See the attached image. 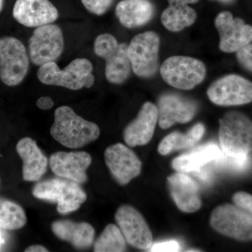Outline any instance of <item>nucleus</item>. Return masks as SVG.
Segmentation results:
<instances>
[{
    "label": "nucleus",
    "instance_id": "obj_32",
    "mask_svg": "<svg viewBox=\"0 0 252 252\" xmlns=\"http://www.w3.org/2000/svg\"><path fill=\"white\" fill-rule=\"evenodd\" d=\"M180 250V244L175 240L153 244L149 248L150 252H179Z\"/></svg>",
    "mask_w": 252,
    "mask_h": 252
},
{
    "label": "nucleus",
    "instance_id": "obj_24",
    "mask_svg": "<svg viewBox=\"0 0 252 252\" xmlns=\"http://www.w3.org/2000/svg\"><path fill=\"white\" fill-rule=\"evenodd\" d=\"M203 124H197L186 134L173 132L162 139L158 147V153L162 156L171 154L175 151L190 148L201 140L205 133Z\"/></svg>",
    "mask_w": 252,
    "mask_h": 252
},
{
    "label": "nucleus",
    "instance_id": "obj_4",
    "mask_svg": "<svg viewBox=\"0 0 252 252\" xmlns=\"http://www.w3.org/2000/svg\"><path fill=\"white\" fill-rule=\"evenodd\" d=\"M127 47L108 33L99 34L94 40V54L105 61V77L111 84H122L130 77L132 66Z\"/></svg>",
    "mask_w": 252,
    "mask_h": 252
},
{
    "label": "nucleus",
    "instance_id": "obj_15",
    "mask_svg": "<svg viewBox=\"0 0 252 252\" xmlns=\"http://www.w3.org/2000/svg\"><path fill=\"white\" fill-rule=\"evenodd\" d=\"M158 124L167 129L177 123L187 124L195 117L198 105L195 101L175 94H163L158 101Z\"/></svg>",
    "mask_w": 252,
    "mask_h": 252
},
{
    "label": "nucleus",
    "instance_id": "obj_22",
    "mask_svg": "<svg viewBox=\"0 0 252 252\" xmlns=\"http://www.w3.org/2000/svg\"><path fill=\"white\" fill-rule=\"evenodd\" d=\"M51 229L56 237L70 243L76 249H87L94 243V227L86 222L74 223L69 220H56L51 224Z\"/></svg>",
    "mask_w": 252,
    "mask_h": 252
},
{
    "label": "nucleus",
    "instance_id": "obj_25",
    "mask_svg": "<svg viewBox=\"0 0 252 252\" xmlns=\"http://www.w3.org/2000/svg\"><path fill=\"white\" fill-rule=\"evenodd\" d=\"M196 18V12L189 5L169 4L162 13L160 19L167 30L177 32L191 26Z\"/></svg>",
    "mask_w": 252,
    "mask_h": 252
},
{
    "label": "nucleus",
    "instance_id": "obj_3",
    "mask_svg": "<svg viewBox=\"0 0 252 252\" xmlns=\"http://www.w3.org/2000/svg\"><path fill=\"white\" fill-rule=\"evenodd\" d=\"M219 139L223 153L249 155L252 152V121L236 111L225 113L220 120Z\"/></svg>",
    "mask_w": 252,
    "mask_h": 252
},
{
    "label": "nucleus",
    "instance_id": "obj_26",
    "mask_svg": "<svg viewBox=\"0 0 252 252\" xmlns=\"http://www.w3.org/2000/svg\"><path fill=\"white\" fill-rule=\"evenodd\" d=\"M27 222L26 212L17 203L0 198V229H20Z\"/></svg>",
    "mask_w": 252,
    "mask_h": 252
},
{
    "label": "nucleus",
    "instance_id": "obj_12",
    "mask_svg": "<svg viewBox=\"0 0 252 252\" xmlns=\"http://www.w3.org/2000/svg\"><path fill=\"white\" fill-rule=\"evenodd\" d=\"M115 220L126 243L139 250H149L153 245V236L143 216L130 205L118 209Z\"/></svg>",
    "mask_w": 252,
    "mask_h": 252
},
{
    "label": "nucleus",
    "instance_id": "obj_17",
    "mask_svg": "<svg viewBox=\"0 0 252 252\" xmlns=\"http://www.w3.org/2000/svg\"><path fill=\"white\" fill-rule=\"evenodd\" d=\"M59 11L49 0H16L13 16L28 28L51 24L59 18Z\"/></svg>",
    "mask_w": 252,
    "mask_h": 252
},
{
    "label": "nucleus",
    "instance_id": "obj_34",
    "mask_svg": "<svg viewBox=\"0 0 252 252\" xmlns=\"http://www.w3.org/2000/svg\"><path fill=\"white\" fill-rule=\"evenodd\" d=\"M94 74L92 73L86 74L84 78V87L89 89V88L92 87L94 86Z\"/></svg>",
    "mask_w": 252,
    "mask_h": 252
},
{
    "label": "nucleus",
    "instance_id": "obj_38",
    "mask_svg": "<svg viewBox=\"0 0 252 252\" xmlns=\"http://www.w3.org/2000/svg\"><path fill=\"white\" fill-rule=\"evenodd\" d=\"M212 1H217L219 2L223 3V4H230L233 2L234 0H212Z\"/></svg>",
    "mask_w": 252,
    "mask_h": 252
},
{
    "label": "nucleus",
    "instance_id": "obj_11",
    "mask_svg": "<svg viewBox=\"0 0 252 252\" xmlns=\"http://www.w3.org/2000/svg\"><path fill=\"white\" fill-rule=\"evenodd\" d=\"M207 94L217 105H243L252 102V82L238 74H228L213 82Z\"/></svg>",
    "mask_w": 252,
    "mask_h": 252
},
{
    "label": "nucleus",
    "instance_id": "obj_13",
    "mask_svg": "<svg viewBox=\"0 0 252 252\" xmlns=\"http://www.w3.org/2000/svg\"><path fill=\"white\" fill-rule=\"evenodd\" d=\"M215 25L220 34V49L223 52L236 53L252 43V26L241 18L233 17L229 11L219 14Z\"/></svg>",
    "mask_w": 252,
    "mask_h": 252
},
{
    "label": "nucleus",
    "instance_id": "obj_23",
    "mask_svg": "<svg viewBox=\"0 0 252 252\" xmlns=\"http://www.w3.org/2000/svg\"><path fill=\"white\" fill-rule=\"evenodd\" d=\"M221 149L213 143L200 146L189 153L175 158L172 162V168L180 172H194L216 160L221 156Z\"/></svg>",
    "mask_w": 252,
    "mask_h": 252
},
{
    "label": "nucleus",
    "instance_id": "obj_37",
    "mask_svg": "<svg viewBox=\"0 0 252 252\" xmlns=\"http://www.w3.org/2000/svg\"><path fill=\"white\" fill-rule=\"evenodd\" d=\"M1 230H3L0 229V248L4 245L5 242L4 234H3Z\"/></svg>",
    "mask_w": 252,
    "mask_h": 252
},
{
    "label": "nucleus",
    "instance_id": "obj_7",
    "mask_svg": "<svg viewBox=\"0 0 252 252\" xmlns=\"http://www.w3.org/2000/svg\"><path fill=\"white\" fill-rule=\"evenodd\" d=\"M160 37L152 31L144 32L132 38L127 47L132 70L137 77L150 78L159 69Z\"/></svg>",
    "mask_w": 252,
    "mask_h": 252
},
{
    "label": "nucleus",
    "instance_id": "obj_16",
    "mask_svg": "<svg viewBox=\"0 0 252 252\" xmlns=\"http://www.w3.org/2000/svg\"><path fill=\"white\" fill-rule=\"evenodd\" d=\"M91 162V156L85 152H56L49 160V165L55 175L78 184L87 182L86 170Z\"/></svg>",
    "mask_w": 252,
    "mask_h": 252
},
{
    "label": "nucleus",
    "instance_id": "obj_20",
    "mask_svg": "<svg viewBox=\"0 0 252 252\" xmlns=\"http://www.w3.org/2000/svg\"><path fill=\"white\" fill-rule=\"evenodd\" d=\"M16 152L23 160V179L37 182L47 171L49 159L38 147L35 140L23 137L16 145Z\"/></svg>",
    "mask_w": 252,
    "mask_h": 252
},
{
    "label": "nucleus",
    "instance_id": "obj_35",
    "mask_svg": "<svg viewBox=\"0 0 252 252\" xmlns=\"http://www.w3.org/2000/svg\"><path fill=\"white\" fill-rule=\"evenodd\" d=\"M199 0H167L169 4H181V5H190L195 4L198 2Z\"/></svg>",
    "mask_w": 252,
    "mask_h": 252
},
{
    "label": "nucleus",
    "instance_id": "obj_6",
    "mask_svg": "<svg viewBox=\"0 0 252 252\" xmlns=\"http://www.w3.org/2000/svg\"><path fill=\"white\" fill-rule=\"evenodd\" d=\"M30 57L26 46L16 38H0V79L6 86L21 84L27 75Z\"/></svg>",
    "mask_w": 252,
    "mask_h": 252
},
{
    "label": "nucleus",
    "instance_id": "obj_31",
    "mask_svg": "<svg viewBox=\"0 0 252 252\" xmlns=\"http://www.w3.org/2000/svg\"><path fill=\"white\" fill-rule=\"evenodd\" d=\"M233 202L237 206L246 210L252 215V195L246 192H238L233 197Z\"/></svg>",
    "mask_w": 252,
    "mask_h": 252
},
{
    "label": "nucleus",
    "instance_id": "obj_2",
    "mask_svg": "<svg viewBox=\"0 0 252 252\" xmlns=\"http://www.w3.org/2000/svg\"><path fill=\"white\" fill-rule=\"evenodd\" d=\"M32 193L39 200L57 204L61 215L76 211L87 200V195L79 184L61 177L38 182Z\"/></svg>",
    "mask_w": 252,
    "mask_h": 252
},
{
    "label": "nucleus",
    "instance_id": "obj_8",
    "mask_svg": "<svg viewBox=\"0 0 252 252\" xmlns=\"http://www.w3.org/2000/svg\"><path fill=\"white\" fill-rule=\"evenodd\" d=\"M92 63L86 59H76L63 69L55 61L39 66L36 76L45 85L61 86L69 90L79 91L84 87V78L92 73Z\"/></svg>",
    "mask_w": 252,
    "mask_h": 252
},
{
    "label": "nucleus",
    "instance_id": "obj_1",
    "mask_svg": "<svg viewBox=\"0 0 252 252\" xmlns=\"http://www.w3.org/2000/svg\"><path fill=\"white\" fill-rule=\"evenodd\" d=\"M50 132L64 147L78 149L97 140L100 130L97 124L79 117L70 107L61 106L55 111Z\"/></svg>",
    "mask_w": 252,
    "mask_h": 252
},
{
    "label": "nucleus",
    "instance_id": "obj_29",
    "mask_svg": "<svg viewBox=\"0 0 252 252\" xmlns=\"http://www.w3.org/2000/svg\"><path fill=\"white\" fill-rule=\"evenodd\" d=\"M81 1L84 7L91 14L102 16L108 11L114 0H81Z\"/></svg>",
    "mask_w": 252,
    "mask_h": 252
},
{
    "label": "nucleus",
    "instance_id": "obj_10",
    "mask_svg": "<svg viewBox=\"0 0 252 252\" xmlns=\"http://www.w3.org/2000/svg\"><path fill=\"white\" fill-rule=\"evenodd\" d=\"M64 47V36L59 26L48 24L36 28L28 43L31 62L36 66L59 59Z\"/></svg>",
    "mask_w": 252,
    "mask_h": 252
},
{
    "label": "nucleus",
    "instance_id": "obj_9",
    "mask_svg": "<svg viewBox=\"0 0 252 252\" xmlns=\"http://www.w3.org/2000/svg\"><path fill=\"white\" fill-rule=\"evenodd\" d=\"M210 222L213 229L225 236L242 241L252 240V217L238 206L223 204L217 207Z\"/></svg>",
    "mask_w": 252,
    "mask_h": 252
},
{
    "label": "nucleus",
    "instance_id": "obj_14",
    "mask_svg": "<svg viewBox=\"0 0 252 252\" xmlns=\"http://www.w3.org/2000/svg\"><path fill=\"white\" fill-rule=\"evenodd\" d=\"M106 165L120 185H126L137 177L142 170V162L133 151L124 144L117 143L104 152Z\"/></svg>",
    "mask_w": 252,
    "mask_h": 252
},
{
    "label": "nucleus",
    "instance_id": "obj_33",
    "mask_svg": "<svg viewBox=\"0 0 252 252\" xmlns=\"http://www.w3.org/2000/svg\"><path fill=\"white\" fill-rule=\"evenodd\" d=\"M54 105V100L49 96H43L36 101V107L41 110H48L52 108Z\"/></svg>",
    "mask_w": 252,
    "mask_h": 252
},
{
    "label": "nucleus",
    "instance_id": "obj_27",
    "mask_svg": "<svg viewBox=\"0 0 252 252\" xmlns=\"http://www.w3.org/2000/svg\"><path fill=\"white\" fill-rule=\"evenodd\" d=\"M126 240L117 225H107L94 245L95 252H125Z\"/></svg>",
    "mask_w": 252,
    "mask_h": 252
},
{
    "label": "nucleus",
    "instance_id": "obj_21",
    "mask_svg": "<svg viewBox=\"0 0 252 252\" xmlns=\"http://www.w3.org/2000/svg\"><path fill=\"white\" fill-rule=\"evenodd\" d=\"M116 16L124 27H142L153 18L154 6L149 0H122L117 4Z\"/></svg>",
    "mask_w": 252,
    "mask_h": 252
},
{
    "label": "nucleus",
    "instance_id": "obj_19",
    "mask_svg": "<svg viewBox=\"0 0 252 252\" xmlns=\"http://www.w3.org/2000/svg\"><path fill=\"white\" fill-rule=\"evenodd\" d=\"M169 190L176 205L187 213L200 210L202 203L198 184L185 172H177L167 177Z\"/></svg>",
    "mask_w": 252,
    "mask_h": 252
},
{
    "label": "nucleus",
    "instance_id": "obj_18",
    "mask_svg": "<svg viewBox=\"0 0 252 252\" xmlns=\"http://www.w3.org/2000/svg\"><path fill=\"white\" fill-rule=\"evenodd\" d=\"M158 122L157 106L152 102H145L137 117L124 129V139L126 144L130 147H135L148 144L153 137Z\"/></svg>",
    "mask_w": 252,
    "mask_h": 252
},
{
    "label": "nucleus",
    "instance_id": "obj_39",
    "mask_svg": "<svg viewBox=\"0 0 252 252\" xmlns=\"http://www.w3.org/2000/svg\"><path fill=\"white\" fill-rule=\"evenodd\" d=\"M3 4H4V0H0V11L2 10Z\"/></svg>",
    "mask_w": 252,
    "mask_h": 252
},
{
    "label": "nucleus",
    "instance_id": "obj_5",
    "mask_svg": "<svg viewBox=\"0 0 252 252\" xmlns=\"http://www.w3.org/2000/svg\"><path fill=\"white\" fill-rule=\"evenodd\" d=\"M160 76L169 85L181 89L191 90L203 82L207 69L200 60L188 56L168 58L160 67Z\"/></svg>",
    "mask_w": 252,
    "mask_h": 252
},
{
    "label": "nucleus",
    "instance_id": "obj_30",
    "mask_svg": "<svg viewBox=\"0 0 252 252\" xmlns=\"http://www.w3.org/2000/svg\"><path fill=\"white\" fill-rule=\"evenodd\" d=\"M236 57L242 67L252 72V43L238 50L236 52Z\"/></svg>",
    "mask_w": 252,
    "mask_h": 252
},
{
    "label": "nucleus",
    "instance_id": "obj_36",
    "mask_svg": "<svg viewBox=\"0 0 252 252\" xmlns=\"http://www.w3.org/2000/svg\"><path fill=\"white\" fill-rule=\"evenodd\" d=\"M26 252H48L49 250L47 249L44 248V247L41 246L39 245H32V246L28 247L26 250Z\"/></svg>",
    "mask_w": 252,
    "mask_h": 252
},
{
    "label": "nucleus",
    "instance_id": "obj_28",
    "mask_svg": "<svg viewBox=\"0 0 252 252\" xmlns=\"http://www.w3.org/2000/svg\"><path fill=\"white\" fill-rule=\"evenodd\" d=\"M212 162L220 170L239 173L248 169L250 158L248 155L230 156L223 152L218 159Z\"/></svg>",
    "mask_w": 252,
    "mask_h": 252
}]
</instances>
